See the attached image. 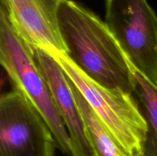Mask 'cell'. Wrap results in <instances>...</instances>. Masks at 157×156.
<instances>
[{
    "mask_svg": "<svg viewBox=\"0 0 157 156\" xmlns=\"http://www.w3.org/2000/svg\"><path fill=\"white\" fill-rule=\"evenodd\" d=\"M66 56L84 74L103 87L133 94L134 68L105 21L72 0L58 9Z\"/></svg>",
    "mask_w": 157,
    "mask_h": 156,
    "instance_id": "obj_1",
    "label": "cell"
},
{
    "mask_svg": "<svg viewBox=\"0 0 157 156\" xmlns=\"http://www.w3.org/2000/svg\"><path fill=\"white\" fill-rule=\"evenodd\" d=\"M48 52L98 115L122 154L143 156L148 128L133 95L103 87L84 74L64 53Z\"/></svg>",
    "mask_w": 157,
    "mask_h": 156,
    "instance_id": "obj_2",
    "label": "cell"
},
{
    "mask_svg": "<svg viewBox=\"0 0 157 156\" xmlns=\"http://www.w3.org/2000/svg\"><path fill=\"white\" fill-rule=\"evenodd\" d=\"M0 62L14 89L22 93L48 125L57 148L69 156L71 142L48 83L35 61L32 47L18 37L0 13Z\"/></svg>",
    "mask_w": 157,
    "mask_h": 156,
    "instance_id": "obj_3",
    "label": "cell"
},
{
    "mask_svg": "<svg viewBox=\"0 0 157 156\" xmlns=\"http://www.w3.org/2000/svg\"><path fill=\"white\" fill-rule=\"evenodd\" d=\"M105 23L132 67L157 86V16L147 0H106Z\"/></svg>",
    "mask_w": 157,
    "mask_h": 156,
    "instance_id": "obj_4",
    "label": "cell"
},
{
    "mask_svg": "<svg viewBox=\"0 0 157 156\" xmlns=\"http://www.w3.org/2000/svg\"><path fill=\"white\" fill-rule=\"evenodd\" d=\"M56 142L39 112L18 90L0 98V156H55Z\"/></svg>",
    "mask_w": 157,
    "mask_h": 156,
    "instance_id": "obj_5",
    "label": "cell"
},
{
    "mask_svg": "<svg viewBox=\"0 0 157 156\" xmlns=\"http://www.w3.org/2000/svg\"><path fill=\"white\" fill-rule=\"evenodd\" d=\"M61 0H1L0 13L18 37L32 47L65 53L58 21Z\"/></svg>",
    "mask_w": 157,
    "mask_h": 156,
    "instance_id": "obj_6",
    "label": "cell"
},
{
    "mask_svg": "<svg viewBox=\"0 0 157 156\" xmlns=\"http://www.w3.org/2000/svg\"><path fill=\"white\" fill-rule=\"evenodd\" d=\"M32 49L37 65L47 81L68 132L72 156H92L84 119L64 69L48 50L38 47H32Z\"/></svg>",
    "mask_w": 157,
    "mask_h": 156,
    "instance_id": "obj_7",
    "label": "cell"
},
{
    "mask_svg": "<svg viewBox=\"0 0 157 156\" xmlns=\"http://www.w3.org/2000/svg\"><path fill=\"white\" fill-rule=\"evenodd\" d=\"M133 95L148 128L143 156H157V86L135 69Z\"/></svg>",
    "mask_w": 157,
    "mask_h": 156,
    "instance_id": "obj_8",
    "label": "cell"
},
{
    "mask_svg": "<svg viewBox=\"0 0 157 156\" xmlns=\"http://www.w3.org/2000/svg\"><path fill=\"white\" fill-rule=\"evenodd\" d=\"M67 78L84 119L87 137L93 153L92 156H124L113 142L98 115L84 99L73 81L68 76Z\"/></svg>",
    "mask_w": 157,
    "mask_h": 156,
    "instance_id": "obj_9",
    "label": "cell"
}]
</instances>
